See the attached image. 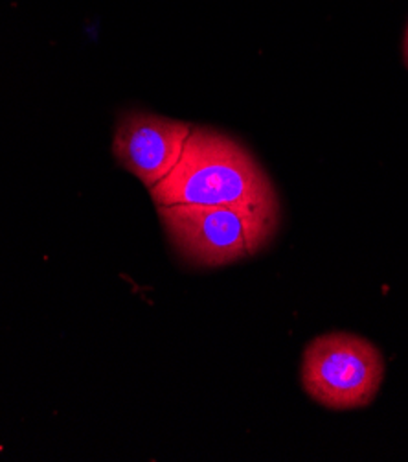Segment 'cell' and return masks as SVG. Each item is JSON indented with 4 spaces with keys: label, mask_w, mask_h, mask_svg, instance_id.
I'll use <instances>...</instances> for the list:
<instances>
[{
    "label": "cell",
    "mask_w": 408,
    "mask_h": 462,
    "mask_svg": "<svg viewBox=\"0 0 408 462\" xmlns=\"http://www.w3.org/2000/svg\"><path fill=\"white\" fill-rule=\"evenodd\" d=\"M155 207L278 205L265 170L236 138L210 127H192L175 168L153 189Z\"/></svg>",
    "instance_id": "1"
},
{
    "label": "cell",
    "mask_w": 408,
    "mask_h": 462,
    "mask_svg": "<svg viewBox=\"0 0 408 462\" xmlns=\"http://www.w3.org/2000/svg\"><path fill=\"white\" fill-rule=\"evenodd\" d=\"M164 233L186 263L221 267L252 256L275 238L278 205L157 207Z\"/></svg>",
    "instance_id": "2"
},
{
    "label": "cell",
    "mask_w": 408,
    "mask_h": 462,
    "mask_svg": "<svg viewBox=\"0 0 408 462\" xmlns=\"http://www.w3.org/2000/svg\"><path fill=\"white\" fill-rule=\"evenodd\" d=\"M385 380L379 348L360 336L331 332L314 337L304 350L300 382L322 407L349 411L370 405Z\"/></svg>",
    "instance_id": "3"
},
{
    "label": "cell",
    "mask_w": 408,
    "mask_h": 462,
    "mask_svg": "<svg viewBox=\"0 0 408 462\" xmlns=\"http://www.w3.org/2000/svg\"><path fill=\"white\" fill-rule=\"evenodd\" d=\"M192 127L183 120L127 111L113 136V155L144 187L153 189L178 162Z\"/></svg>",
    "instance_id": "4"
},
{
    "label": "cell",
    "mask_w": 408,
    "mask_h": 462,
    "mask_svg": "<svg viewBox=\"0 0 408 462\" xmlns=\"http://www.w3.org/2000/svg\"><path fill=\"white\" fill-rule=\"evenodd\" d=\"M404 51H406V58H408V30H406V39H404Z\"/></svg>",
    "instance_id": "5"
}]
</instances>
